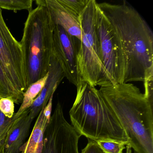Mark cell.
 <instances>
[{
    "label": "cell",
    "instance_id": "cell-1",
    "mask_svg": "<svg viewBox=\"0 0 153 153\" xmlns=\"http://www.w3.org/2000/svg\"><path fill=\"white\" fill-rule=\"evenodd\" d=\"M120 39L125 59L123 83L153 78V33L133 7L123 2L98 3Z\"/></svg>",
    "mask_w": 153,
    "mask_h": 153
},
{
    "label": "cell",
    "instance_id": "cell-2",
    "mask_svg": "<svg viewBox=\"0 0 153 153\" xmlns=\"http://www.w3.org/2000/svg\"><path fill=\"white\" fill-rule=\"evenodd\" d=\"M99 92L125 131L136 153H153V102L130 83L109 84Z\"/></svg>",
    "mask_w": 153,
    "mask_h": 153
},
{
    "label": "cell",
    "instance_id": "cell-3",
    "mask_svg": "<svg viewBox=\"0 0 153 153\" xmlns=\"http://www.w3.org/2000/svg\"><path fill=\"white\" fill-rule=\"evenodd\" d=\"M76 89L69 115L78 134L95 142L115 140L128 145L125 131L99 90L82 81Z\"/></svg>",
    "mask_w": 153,
    "mask_h": 153
},
{
    "label": "cell",
    "instance_id": "cell-4",
    "mask_svg": "<svg viewBox=\"0 0 153 153\" xmlns=\"http://www.w3.org/2000/svg\"><path fill=\"white\" fill-rule=\"evenodd\" d=\"M54 27L45 6L37 5L28 13L20 42L27 88L48 73L53 54Z\"/></svg>",
    "mask_w": 153,
    "mask_h": 153
},
{
    "label": "cell",
    "instance_id": "cell-5",
    "mask_svg": "<svg viewBox=\"0 0 153 153\" xmlns=\"http://www.w3.org/2000/svg\"><path fill=\"white\" fill-rule=\"evenodd\" d=\"M97 2L89 0L79 16L81 39L77 54L80 81L92 86L105 84L104 71L100 60V46L95 25Z\"/></svg>",
    "mask_w": 153,
    "mask_h": 153
},
{
    "label": "cell",
    "instance_id": "cell-6",
    "mask_svg": "<svg viewBox=\"0 0 153 153\" xmlns=\"http://www.w3.org/2000/svg\"><path fill=\"white\" fill-rule=\"evenodd\" d=\"M95 25L100 46V60L103 68L104 85L123 83L125 65L121 44L111 24L97 3Z\"/></svg>",
    "mask_w": 153,
    "mask_h": 153
},
{
    "label": "cell",
    "instance_id": "cell-7",
    "mask_svg": "<svg viewBox=\"0 0 153 153\" xmlns=\"http://www.w3.org/2000/svg\"><path fill=\"white\" fill-rule=\"evenodd\" d=\"M0 64L14 89L23 99L27 86L22 46L6 25L1 8Z\"/></svg>",
    "mask_w": 153,
    "mask_h": 153
},
{
    "label": "cell",
    "instance_id": "cell-8",
    "mask_svg": "<svg viewBox=\"0 0 153 153\" xmlns=\"http://www.w3.org/2000/svg\"><path fill=\"white\" fill-rule=\"evenodd\" d=\"M80 137L66 120L62 105L58 104L45 130L42 153H79Z\"/></svg>",
    "mask_w": 153,
    "mask_h": 153
},
{
    "label": "cell",
    "instance_id": "cell-9",
    "mask_svg": "<svg viewBox=\"0 0 153 153\" xmlns=\"http://www.w3.org/2000/svg\"><path fill=\"white\" fill-rule=\"evenodd\" d=\"M80 42L76 37L69 34L61 27L55 25L53 55L61 67L65 78L76 87L81 82L77 63Z\"/></svg>",
    "mask_w": 153,
    "mask_h": 153
},
{
    "label": "cell",
    "instance_id": "cell-10",
    "mask_svg": "<svg viewBox=\"0 0 153 153\" xmlns=\"http://www.w3.org/2000/svg\"><path fill=\"white\" fill-rule=\"evenodd\" d=\"M36 5L48 9L55 25L60 26L67 33L80 41L81 30L79 16L62 6L59 0H36Z\"/></svg>",
    "mask_w": 153,
    "mask_h": 153
},
{
    "label": "cell",
    "instance_id": "cell-11",
    "mask_svg": "<svg viewBox=\"0 0 153 153\" xmlns=\"http://www.w3.org/2000/svg\"><path fill=\"white\" fill-rule=\"evenodd\" d=\"M47 81L42 91L36 97L33 104L28 108L33 119L39 114L45 107L52 94L56 91L62 79L65 78L64 73L57 59L52 54L49 68Z\"/></svg>",
    "mask_w": 153,
    "mask_h": 153
},
{
    "label": "cell",
    "instance_id": "cell-12",
    "mask_svg": "<svg viewBox=\"0 0 153 153\" xmlns=\"http://www.w3.org/2000/svg\"><path fill=\"white\" fill-rule=\"evenodd\" d=\"M33 120L29 113V109L22 113L21 118L8 136L5 153H20V149L25 142Z\"/></svg>",
    "mask_w": 153,
    "mask_h": 153
},
{
    "label": "cell",
    "instance_id": "cell-13",
    "mask_svg": "<svg viewBox=\"0 0 153 153\" xmlns=\"http://www.w3.org/2000/svg\"><path fill=\"white\" fill-rule=\"evenodd\" d=\"M44 107L38 115L29 139L20 149V153H42L45 130L49 122L45 116Z\"/></svg>",
    "mask_w": 153,
    "mask_h": 153
},
{
    "label": "cell",
    "instance_id": "cell-14",
    "mask_svg": "<svg viewBox=\"0 0 153 153\" xmlns=\"http://www.w3.org/2000/svg\"><path fill=\"white\" fill-rule=\"evenodd\" d=\"M48 74L44 77L31 84L25 91L21 106L17 112V114H21L28 109L33 104L34 101L38 96L43 88L48 78Z\"/></svg>",
    "mask_w": 153,
    "mask_h": 153
},
{
    "label": "cell",
    "instance_id": "cell-15",
    "mask_svg": "<svg viewBox=\"0 0 153 153\" xmlns=\"http://www.w3.org/2000/svg\"><path fill=\"white\" fill-rule=\"evenodd\" d=\"M21 114H16L11 118L6 117L0 111V153H5L7 138L12 128L21 118Z\"/></svg>",
    "mask_w": 153,
    "mask_h": 153
},
{
    "label": "cell",
    "instance_id": "cell-16",
    "mask_svg": "<svg viewBox=\"0 0 153 153\" xmlns=\"http://www.w3.org/2000/svg\"><path fill=\"white\" fill-rule=\"evenodd\" d=\"M9 98L15 103H22L23 98L16 92L13 86L6 76L0 64V99Z\"/></svg>",
    "mask_w": 153,
    "mask_h": 153
},
{
    "label": "cell",
    "instance_id": "cell-17",
    "mask_svg": "<svg viewBox=\"0 0 153 153\" xmlns=\"http://www.w3.org/2000/svg\"><path fill=\"white\" fill-rule=\"evenodd\" d=\"M32 0H0V8L12 10L16 12L19 10H32Z\"/></svg>",
    "mask_w": 153,
    "mask_h": 153
},
{
    "label": "cell",
    "instance_id": "cell-18",
    "mask_svg": "<svg viewBox=\"0 0 153 153\" xmlns=\"http://www.w3.org/2000/svg\"><path fill=\"white\" fill-rule=\"evenodd\" d=\"M98 146L105 153H123L125 146L128 143L115 140H99L97 141Z\"/></svg>",
    "mask_w": 153,
    "mask_h": 153
},
{
    "label": "cell",
    "instance_id": "cell-19",
    "mask_svg": "<svg viewBox=\"0 0 153 153\" xmlns=\"http://www.w3.org/2000/svg\"><path fill=\"white\" fill-rule=\"evenodd\" d=\"M59 1L65 8L79 16L89 0H59Z\"/></svg>",
    "mask_w": 153,
    "mask_h": 153
},
{
    "label": "cell",
    "instance_id": "cell-20",
    "mask_svg": "<svg viewBox=\"0 0 153 153\" xmlns=\"http://www.w3.org/2000/svg\"><path fill=\"white\" fill-rule=\"evenodd\" d=\"M0 111L6 117L12 118L15 112V103L9 98H1Z\"/></svg>",
    "mask_w": 153,
    "mask_h": 153
},
{
    "label": "cell",
    "instance_id": "cell-21",
    "mask_svg": "<svg viewBox=\"0 0 153 153\" xmlns=\"http://www.w3.org/2000/svg\"><path fill=\"white\" fill-rule=\"evenodd\" d=\"M81 153H105L95 141L88 140L86 146L82 149Z\"/></svg>",
    "mask_w": 153,
    "mask_h": 153
},
{
    "label": "cell",
    "instance_id": "cell-22",
    "mask_svg": "<svg viewBox=\"0 0 153 153\" xmlns=\"http://www.w3.org/2000/svg\"><path fill=\"white\" fill-rule=\"evenodd\" d=\"M153 78L150 79L144 82V94L152 102H153Z\"/></svg>",
    "mask_w": 153,
    "mask_h": 153
},
{
    "label": "cell",
    "instance_id": "cell-23",
    "mask_svg": "<svg viewBox=\"0 0 153 153\" xmlns=\"http://www.w3.org/2000/svg\"><path fill=\"white\" fill-rule=\"evenodd\" d=\"M54 93H53L48 101V103L44 109V114L47 120L50 122L51 116L52 109L53 99Z\"/></svg>",
    "mask_w": 153,
    "mask_h": 153
},
{
    "label": "cell",
    "instance_id": "cell-24",
    "mask_svg": "<svg viewBox=\"0 0 153 153\" xmlns=\"http://www.w3.org/2000/svg\"><path fill=\"white\" fill-rule=\"evenodd\" d=\"M126 153H132V150L130 146L128 145L126 146ZM134 153H136L135 152H134Z\"/></svg>",
    "mask_w": 153,
    "mask_h": 153
},
{
    "label": "cell",
    "instance_id": "cell-25",
    "mask_svg": "<svg viewBox=\"0 0 153 153\" xmlns=\"http://www.w3.org/2000/svg\"><path fill=\"white\" fill-rule=\"evenodd\" d=\"M22 153V152H21V153Z\"/></svg>",
    "mask_w": 153,
    "mask_h": 153
}]
</instances>
